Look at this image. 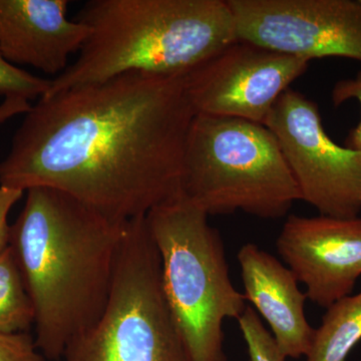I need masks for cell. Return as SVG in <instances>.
Masks as SVG:
<instances>
[{"label": "cell", "instance_id": "5b68a950", "mask_svg": "<svg viewBox=\"0 0 361 361\" xmlns=\"http://www.w3.org/2000/svg\"><path fill=\"white\" fill-rule=\"evenodd\" d=\"M183 198L146 216L161 261V286L191 361H226L223 322L245 311L229 276L219 232Z\"/></svg>", "mask_w": 361, "mask_h": 361}, {"label": "cell", "instance_id": "5bb4252c", "mask_svg": "<svg viewBox=\"0 0 361 361\" xmlns=\"http://www.w3.org/2000/svg\"><path fill=\"white\" fill-rule=\"evenodd\" d=\"M35 319L32 299L8 248L0 255V332H27Z\"/></svg>", "mask_w": 361, "mask_h": 361}, {"label": "cell", "instance_id": "277c9868", "mask_svg": "<svg viewBox=\"0 0 361 361\" xmlns=\"http://www.w3.org/2000/svg\"><path fill=\"white\" fill-rule=\"evenodd\" d=\"M180 198L208 216L243 211L277 219L301 194L276 139L263 123L196 115L185 148Z\"/></svg>", "mask_w": 361, "mask_h": 361}, {"label": "cell", "instance_id": "ac0fdd59", "mask_svg": "<svg viewBox=\"0 0 361 361\" xmlns=\"http://www.w3.org/2000/svg\"><path fill=\"white\" fill-rule=\"evenodd\" d=\"M331 97L336 106H341L350 99H356L361 106V71L355 78L337 82L332 90ZM345 147L361 153V118L358 125L349 133Z\"/></svg>", "mask_w": 361, "mask_h": 361}, {"label": "cell", "instance_id": "ba28073f", "mask_svg": "<svg viewBox=\"0 0 361 361\" xmlns=\"http://www.w3.org/2000/svg\"><path fill=\"white\" fill-rule=\"evenodd\" d=\"M238 40L310 61L361 63V0H227Z\"/></svg>", "mask_w": 361, "mask_h": 361}, {"label": "cell", "instance_id": "e0dca14e", "mask_svg": "<svg viewBox=\"0 0 361 361\" xmlns=\"http://www.w3.org/2000/svg\"><path fill=\"white\" fill-rule=\"evenodd\" d=\"M28 332H0V361H45Z\"/></svg>", "mask_w": 361, "mask_h": 361}, {"label": "cell", "instance_id": "7a4b0ae2", "mask_svg": "<svg viewBox=\"0 0 361 361\" xmlns=\"http://www.w3.org/2000/svg\"><path fill=\"white\" fill-rule=\"evenodd\" d=\"M26 192L9 248L35 308L37 348L59 361L103 315L130 221L109 219L52 188Z\"/></svg>", "mask_w": 361, "mask_h": 361}, {"label": "cell", "instance_id": "6da1fadb", "mask_svg": "<svg viewBox=\"0 0 361 361\" xmlns=\"http://www.w3.org/2000/svg\"><path fill=\"white\" fill-rule=\"evenodd\" d=\"M0 161V185L47 187L118 222L180 197L195 111L184 75L130 73L40 97Z\"/></svg>", "mask_w": 361, "mask_h": 361}, {"label": "cell", "instance_id": "8992f818", "mask_svg": "<svg viewBox=\"0 0 361 361\" xmlns=\"http://www.w3.org/2000/svg\"><path fill=\"white\" fill-rule=\"evenodd\" d=\"M65 361H191L161 286L146 217L130 220L103 315L68 344Z\"/></svg>", "mask_w": 361, "mask_h": 361}, {"label": "cell", "instance_id": "ffe728a7", "mask_svg": "<svg viewBox=\"0 0 361 361\" xmlns=\"http://www.w3.org/2000/svg\"><path fill=\"white\" fill-rule=\"evenodd\" d=\"M32 108V104L20 97H4L0 103V127L14 116L25 115Z\"/></svg>", "mask_w": 361, "mask_h": 361}, {"label": "cell", "instance_id": "52a82bcc", "mask_svg": "<svg viewBox=\"0 0 361 361\" xmlns=\"http://www.w3.org/2000/svg\"><path fill=\"white\" fill-rule=\"evenodd\" d=\"M301 200L322 216L351 219L361 210V153L332 141L314 102L285 90L266 118Z\"/></svg>", "mask_w": 361, "mask_h": 361}, {"label": "cell", "instance_id": "2e32d148", "mask_svg": "<svg viewBox=\"0 0 361 361\" xmlns=\"http://www.w3.org/2000/svg\"><path fill=\"white\" fill-rule=\"evenodd\" d=\"M51 80L33 75L11 65L0 52V94L20 97L26 101L39 99L51 87Z\"/></svg>", "mask_w": 361, "mask_h": 361}, {"label": "cell", "instance_id": "4fadbf2b", "mask_svg": "<svg viewBox=\"0 0 361 361\" xmlns=\"http://www.w3.org/2000/svg\"><path fill=\"white\" fill-rule=\"evenodd\" d=\"M361 341V292L344 297L327 308L315 329L307 361H346Z\"/></svg>", "mask_w": 361, "mask_h": 361}, {"label": "cell", "instance_id": "3957f363", "mask_svg": "<svg viewBox=\"0 0 361 361\" xmlns=\"http://www.w3.org/2000/svg\"><path fill=\"white\" fill-rule=\"evenodd\" d=\"M77 20L89 37L47 94L130 73L186 75L238 40L227 0H92Z\"/></svg>", "mask_w": 361, "mask_h": 361}, {"label": "cell", "instance_id": "7c38bea8", "mask_svg": "<svg viewBox=\"0 0 361 361\" xmlns=\"http://www.w3.org/2000/svg\"><path fill=\"white\" fill-rule=\"evenodd\" d=\"M238 261L244 296L267 322L280 353L294 360L307 356L315 329L306 319L307 296L299 289L295 275L255 244L242 246Z\"/></svg>", "mask_w": 361, "mask_h": 361}, {"label": "cell", "instance_id": "8fae6325", "mask_svg": "<svg viewBox=\"0 0 361 361\" xmlns=\"http://www.w3.org/2000/svg\"><path fill=\"white\" fill-rule=\"evenodd\" d=\"M66 0H0V52L11 65L56 77L80 51L90 30L68 18Z\"/></svg>", "mask_w": 361, "mask_h": 361}, {"label": "cell", "instance_id": "d6986e66", "mask_svg": "<svg viewBox=\"0 0 361 361\" xmlns=\"http://www.w3.org/2000/svg\"><path fill=\"white\" fill-rule=\"evenodd\" d=\"M25 192L0 185V255L9 248L11 225L8 215L11 208L23 198Z\"/></svg>", "mask_w": 361, "mask_h": 361}, {"label": "cell", "instance_id": "9a60e30c", "mask_svg": "<svg viewBox=\"0 0 361 361\" xmlns=\"http://www.w3.org/2000/svg\"><path fill=\"white\" fill-rule=\"evenodd\" d=\"M240 330L245 339L250 361H285L272 334L265 329L260 318L250 306H247L238 318Z\"/></svg>", "mask_w": 361, "mask_h": 361}, {"label": "cell", "instance_id": "30bf717a", "mask_svg": "<svg viewBox=\"0 0 361 361\" xmlns=\"http://www.w3.org/2000/svg\"><path fill=\"white\" fill-rule=\"evenodd\" d=\"M277 250L306 296L329 308L351 295L361 276V218L290 215L277 239Z\"/></svg>", "mask_w": 361, "mask_h": 361}, {"label": "cell", "instance_id": "9c48e42d", "mask_svg": "<svg viewBox=\"0 0 361 361\" xmlns=\"http://www.w3.org/2000/svg\"><path fill=\"white\" fill-rule=\"evenodd\" d=\"M310 61L237 40L184 75L196 115L264 123L278 99Z\"/></svg>", "mask_w": 361, "mask_h": 361}]
</instances>
